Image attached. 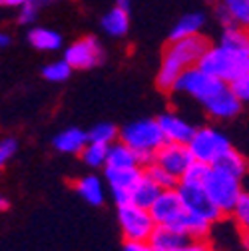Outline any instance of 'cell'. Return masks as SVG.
Returning a JSON list of instances; mask_svg holds the SVG:
<instances>
[{
    "label": "cell",
    "instance_id": "obj_36",
    "mask_svg": "<svg viewBox=\"0 0 249 251\" xmlns=\"http://www.w3.org/2000/svg\"><path fill=\"white\" fill-rule=\"evenodd\" d=\"M215 16H217V20H220L222 22V26H224V30L225 28H233L235 24H233V20H231V16H229V12L220 4V6H217V10H215Z\"/></svg>",
    "mask_w": 249,
    "mask_h": 251
},
{
    "label": "cell",
    "instance_id": "obj_21",
    "mask_svg": "<svg viewBox=\"0 0 249 251\" xmlns=\"http://www.w3.org/2000/svg\"><path fill=\"white\" fill-rule=\"evenodd\" d=\"M76 192L90 203V205H102L104 201V185L98 176H84L76 181Z\"/></svg>",
    "mask_w": 249,
    "mask_h": 251
},
{
    "label": "cell",
    "instance_id": "obj_8",
    "mask_svg": "<svg viewBox=\"0 0 249 251\" xmlns=\"http://www.w3.org/2000/svg\"><path fill=\"white\" fill-rule=\"evenodd\" d=\"M177 194H179V198L183 201V207L188 209L190 213L199 215V217L207 219V222H211V224L220 222V219L224 217L220 207L213 203V200L205 192L203 183H183V181H179Z\"/></svg>",
    "mask_w": 249,
    "mask_h": 251
},
{
    "label": "cell",
    "instance_id": "obj_33",
    "mask_svg": "<svg viewBox=\"0 0 249 251\" xmlns=\"http://www.w3.org/2000/svg\"><path fill=\"white\" fill-rule=\"evenodd\" d=\"M36 16H38V6H36L34 2H30V4H26V6L20 8V12H18V22L24 24V26H28V24H32V22L36 20Z\"/></svg>",
    "mask_w": 249,
    "mask_h": 251
},
{
    "label": "cell",
    "instance_id": "obj_2",
    "mask_svg": "<svg viewBox=\"0 0 249 251\" xmlns=\"http://www.w3.org/2000/svg\"><path fill=\"white\" fill-rule=\"evenodd\" d=\"M207 50H209V42L201 34L170 42L164 52V58H162L158 78H155L158 88L164 92H174L179 76L183 72L199 66V60L203 58V54Z\"/></svg>",
    "mask_w": 249,
    "mask_h": 251
},
{
    "label": "cell",
    "instance_id": "obj_14",
    "mask_svg": "<svg viewBox=\"0 0 249 251\" xmlns=\"http://www.w3.org/2000/svg\"><path fill=\"white\" fill-rule=\"evenodd\" d=\"M108 185L112 187V192H128L132 194L134 187L144 179V168H106L104 172Z\"/></svg>",
    "mask_w": 249,
    "mask_h": 251
},
{
    "label": "cell",
    "instance_id": "obj_13",
    "mask_svg": "<svg viewBox=\"0 0 249 251\" xmlns=\"http://www.w3.org/2000/svg\"><path fill=\"white\" fill-rule=\"evenodd\" d=\"M158 122H160V128L164 132L166 142L190 146V142H192V138L196 134V128L185 118H181V116H177L174 112H166V114H162L158 118Z\"/></svg>",
    "mask_w": 249,
    "mask_h": 251
},
{
    "label": "cell",
    "instance_id": "obj_7",
    "mask_svg": "<svg viewBox=\"0 0 249 251\" xmlns=\"http://www.w3.org/2000/svg\"><path fill=\"white\" fill-rule=\"evenodd\" d=\"M188 148L196 162H203L213 168L231 150V144L222 132H217L213 128H199L196 130Z\"/></svg>",
    "mask_w": 249,
    "mask_h": 251
},
{
    "label": "cell",
    "instance_id": "obj_10",
    "mask_svg": "<svg viewBox=\"0 0 249 251\" xmlns=\"http://www.w3.org/2000/svg\"><path fill=\"white\" fill-rule=\"evenodd\" d=\"M151 217L155 219L158 226H166V227H177L181 217L185 213L183 201L177 194V190H166L160 194V198L155 200V203L149 207Z\"/></svg>",
    "mask_w": 249,
    "mask_h": 251
},
{
    "label": "cell",
    "instance_id": "obj_20",
    "mask_svg": "<svg viewBox=\"0 0 249 251\" xmlns=\"http://www.w3.org/2000/svg\"><path fill=\"white\" fill-rule=\"evenodd\" d=\"M28 42L32 44L36 50H42V52H54L62 46V36L52 28H42V26H36L28 32Z\"/></svg>",
    "mask_w": 249,
    "mask_h": 251
},
{
    "label": "cell",
    "instance_id": "obj_26",
    "mask_svg": "<svg viewBox=\"0 0 249 251\" xmlns=\"http://www.w3.org/2000/svg\"><path fill=\"white\" fill-rule=\"evenodd\" d=\"M88 138H90V142H94V144L112 146L114 142L120 140V130L116 128L114 124H110V122H100V124H96L94 128L88 132Z\"/></svg>",
    "mask_w": 249,
    "mask_h": 251
},
{
    "label": "cell",
    "instance_id": "obj_35",
    "mask_svg": "<svg viewBox=\"0 0 249 251\" xmlns=\"http://www.w3.org/2000/svg\"><path fill=\"white\" fill-rule=\"evenodd\" d=\"M124 251H158L151 241H126L124 243Z\"/></svg>",
    "mask_w": 249,
    "mask_h": 251
},
{
    "label": "cell",
    "instance_id": "obj_11",
    "mask_svg": "<svg viewBox=\"0 0 249 251\" xmlns=\"http://www.w3.org/2000/svg\"><path fill=\"white\" fill-rule=\"evenodd\" d=\"M194 162L196 160H194L190 148L183 146V144H170V142H166L158 151H155V164H160L162 168H166L168 172L177 176L179 179L185 174V170H188Z\"/></svg>",
    "mask_w": 249,
    "mask_h": 251
},
{
    "label": "cell",
    "instance_id": "obj_41",
    "mask_svg": "<svg viewBox=\"0 0 249 251\" xmlns=\"http://www.w3.org/2000/svg\"><path fill=\"white\" fill-rule=\"evenodd\" d=\"M116 6H120V8H124V10H130V0H118Z\"/></svg>",
    "mask_w": 249,
    "mask_h": 251
},
{
    "label": "cell",
    "instance_id": "obj_39",
    "mask_svg": "<svg viewBox=\"0 0 249 251\" xmlns=\"http://www.w3.org/2000/svg\"><path fill=\"white\" fill-rule=\"evenodd\" d=\"M241 245L245 251H249V233H241Z\"/></svg>",
    "mask_w": 249,
    "mask_h": 251
},
{
    "label": "cell",
    "instance_id": "obj_29",
    "mask_svg": "<svg viewBox=\"0 0 249 251\" xmlns=\"http://www.w3.org/2000/svg\"><path fill=\"white\" fill-rule=\"evenodd\" d=\"M231 215H233L235 226L241 229V233H249V192H243V196Z\"/></svg>",
    "mask_w": 249,
    "mask_h": 251
},
{
    "label": "cell",
    "instance_id": "obj_18",
    "mask_svg": "<svg viewBox=\"0 0 249 251\" xmlns=\"http://www.w3.org/2000/svg\"><path fill=\"white\" fill-rule=\"evenodd\" d=\"M188 239H190L188 235H183L181 231H177L174 227H166V226H158L155 231L151 233V237H149L151 245L158 251H175Z\"/></svg>",
    "mask_w": 249,
    "mask_h": 251
},
{
    "label": "cell",
    "instance_id": "obj_3",
    "mask_svg": "<svg viewBox=\"0 0 249 251\" xmlns=\"http://www.w3.org/2000/svg\"><path fill=\"white\" fill-rule=\"evenodd\" d=\"M120 142L128 144L138 153L140 166L146 168L155 162V151L166 144V138L158 120L144 118L124 126L120 130Z\"/></svg>",
    "mask_w": 249,
    "mask_h": 251
},
{
    "label": "cell",
    "instance_id": "obj_25",
    "mask_svg": "<svg viewBox=\"0 0 249 251\" xmlns=\"http://www.w3.org/2000/svg\"><path fill=\"white\" fill-rule=\"evenodd\" d=\"M108 151H110V146H104V144H94L90 142L80 158L84 160L86 166L90 168H106L108 166Z\"/></svg>",
    "mask_w": 249,
    "mask_h": 251
},
{
    "label": "cell",
    "instance_id": "obj_4",
    "mask_svg": "<svg viewBox=\"0 0 249 251\" xmlns=\"http://www.w3.org/2000/svg\"><path fill=\"white\" fill-rule=\"evenodd\" d=\"M203 187L224 215L233 213V209L237 207V203L245 192L241 177H235L220 168H211L209 176L203 181Z\"/></svg>",
    "mask_w": 249,
    "mask_h": 251
},
{
    "label": "cell",
    "instance_id": "obj_23",
    "mask_svg": "<svg viewBox=\"0 0 249 251\" xmlns=\"http://www.w3.org/2000/svg\"><path fill=\"white\" fill-rule=\"evenodd\" d=\"M144 174H146V177L148 179H151L155 185L160 187L162 192H166V190H177V185H179V177L177 176H174L172 172H168L166 168H162L160 164H149V166H146L144 168Z\"/></svg>",
    "mask_w": 249,
    "mask_h": 251
},
{
    "label": "cell",
    "instance_id": "obj_31",
    "mask_svg": "<svg viewBox=\"0 0 249 251\" xmlns=\"http://www.w3.org/2000/svg\"><path fill=\"white\" fill-rule=\"evenodd\" d=\"M18 150V144L14 138H4L2 142H0V164H6L10 158H14V153Z\"/></svg>",
    "mask_w": 249,
    "mask_h": 251
},
{
    "label": "cell",
    "instance_id": "obj_17",
    "mask_svg": "<svg viewBox=\"0 0 249 251\" xmlns=\"http://www.w3.org/2000/svg\"><path fill=\"white\" fill-rule=\"evenodd\" d=\"M102 28L104 32L112 38H122L130 30V10H124L120 6H114L102 16Z\"/></svg>",
    "mask_w": 249,
    "mask_h": 251
},
{
    "label": "cell",
    "instance_id": "obj_15",
    "mask_svg": "<svg viewBox=\"0 0 249 251\" xmlns=\"http://www.w3.org/2000/svg\"><path fill=\"white\" fill-rule=\"evenodd\" d=\"M52 144L62 153L82 155L84 148L90 144V138H88V132H84L80 128H66L64 132H60V134L54 136Z\"/></svg>",
    "mask_w": 249,
    "mask_h": 251
},
{
    "label": "cell",
    "instance_id": "obj_6",
    "mask_svg": "<svg viewBox=\"0 0 249 251\" xmlns=\"http://www.w3.org/2000/svg\"><path fill=\"white\" fill-rule=\"evenodd\" d=\"M225 86V82L222 80H217L213 78L211 74H207L205 70H201L199 66L188 70V72H183L174 88V92H179V94H185V96H190L194 100H198L201 106L205 102H209L217 92H222Z\"/></svg>",
    "mask_w": 249,
    "mask_h": 251
},
{
    "label": "cell",
    "instance_id": "obj_38",
    "mask_svg": "<svg viewBox=\"0 0 249 251\" xmlns=\"http://www.w3.org/2000/svg\"><path fill=\"white\" fill-rule=\"evenodd\" d=\"M8 44H10V34H6V32H4L2 36H0V46H2V48H6Z\"/></svg>",
    "mask_w": 249,
    "mask_h": 251
},
{
    "label": "cell",
    "instance_id": "obj_34",
    "mask_svg": "<svg viewBox=\"0 0 249 251\" xmlns=\"http://www.w3.org/2000/svg\"><path fill=\"white\" fill-rule=\"evenodd\" d=\"M175 251H213L207 239H188L181 247H177Z\"/></svg>",
    "mask_w": 249,
    "mask_h": 251
},
{
    "label": "cell",
    "instance_id": "obj_42",
    "mask_svg": "<svg viewBox=\"0 0 249 251\" xmlns=\"http://www.w3.org/2000/svg\"><path fill=\"white\" fill-rule=\"evenodd\" d=\"M0 209H2V211H6V209H8V200H6V198L0 200Z\"/></svg>",
    "mask_w": 249,
    "mask_h": 251
},
{
    "label": "cell",
    "instance_id": "obj_12",
    "mask_svg": "<svg viewBox=\"0 0 249 251\" xmlns=\"http://www.w3.org/2000/svg\"><path fill=\"white\" fill-rule=\"evenodd\" d=\"M241 100L233 92L231 86H225L222 92H217L215 96L203 104V110L213 118V120H231L241 112Z\"/></svg>",
    "mask_w": 249,
    "mask_h": 251
},
{
    "label": "cell",
    "instance_id": "obj_40",
    "mask_svg": "<svg viewBox=\"0 0 249 251\" xmlns=\"http://www.w3.org/2000/svg\"><path fill=\"white\" fill-rule=\"evenodd\" d=\"M56 0H34V4L40 8V6H50V4H54Z\"/></svg>",
    "mask_w": 249,
    "mask_h": 251
},
{
    "label": "cell",
    "instance_id": "obj_9",
    "mask_svg": "<svg viewBox=\"0 0 249 251\" xmlns=\"http://www.w3.org/2000/svg\"><path fill=\"white\" fill-rule=\"evenodd\" d=\"M104 58V50L96 38H82L70 44L64 52V60L74 68V70H90L98 66Z\"/></svg>",
    "mask_w": 249,
    "mask_h": 251
},
{
    "label": "cell",
    "instance_id": "obj_1",
    "mask_svg": "<svg viewBox=\"0 0 249 251\" xmlns=\"http://www.w3.org/2000/svg\"><path fill=\"white\" fill-rule=\"evenodd\" d=\"M199 68L225 84L249 74V28H225L220 44L209 46L199 60Z\"/></svg>",
    "mask_w": 249,
    "mask_h": 251
},
{
    "label": "cell",
    "instance_id": "obj_27",
    "mask_svg": "<svg viewBox=\"0 0 249 251\" xmlns=\"http://www.w3.org/2000/svg\"><path fill=\"white\" fill-rule=\"evenodd\" d=\"M222 6L229 12L235 26L249 28V0H222Z\"/></svg>",
    "mask_w": 249,
    "mask_h": 251
},
{
    "label": "cell",
    "instance_id": "obj_30",
    "mask_svg": "<svg viewBox=\"0 0 249 251\" xmlns=\"http://www.w3.org/2000/svg\"><path fill=\"white\" fill-rule=\"evenodd\" d=\"M209 172H211V166H207L203 162H194L181 176V181L183 183H203L205 177L209 176Z\"/></svg>",
    "mask_w": 249,
    "mask_h": 251
},
{
    "label": "cell",
    "instance_id": "obj_32",
    "mask_svg": "<svg viewBox=\"0 0 249 251\" xmlns=\"http://www.w3.org/2000/svg\"><path fill=\"white\" fill-rule=\"evenodd\" d=\"M231 88H233V92L237 94V98L243 104H249V74L243 76V78H239V80H235L231 84Z\"/></svg>",
    "mask_w": 249,
    "mask_h": 251
},
{
    "label": "cell",
    "instance_id": "obj_5",
    "mask_svg": "<svg viewBox=\"0 0 249 251\" xmlns=\"http://www.w3.org/2000/svg\"><path fill=\"white\" fill-rule=\"evenodd\" d=\"M118 222L124 233V241H149L158 224L149 209L136 203H126L118 207Z\"/></svg>",
    "mask_w": 249,
    "mask_h": 251
},
{
    "label": "cell",
    "instance_id": "obj_16",
    "mask_svg": "<svg viewBox=\"0 0 249 251\" xmlns=\"http://www.w3.org/2000/svg\"><path fill=\"white\" fill-rule=\"evenodd\" d=\"M205 24V14L203 12H190L181 16L175 26L170 32V42L174 40H183V38H192V36H199L201 28Z\"/></svg>",
    "mask_w": 249,
    "mask_h": 251
},
{
    "label": "cell",
    "instance_id": "obj_24",
    "mask_svg": "<svg viewBox=\"0 0 249 251\" xmlns=\"http://www.w3.org/2000/svg\"><path fill=\"white\" fill-rule=\"evenodd\" d=\"M213 168H220V170H224V172H227V174H231V176H235V177H241V179L249 174V164H247V160L243 158L239 151H235L233 148H231Z\"/></svg>",
    "mask_w": 249,
    "mask_h": 251
},
{
    "label": "cell",
    "instance_id": "obj_19",
    "mask_svg": "<svg viewBox=\"0 0 249 251\" xmlns=\"http://www.w3.org/2000/svg\"><path fill=\"white\" fill-rule=\"evenodd\" d=\"M140 166L138 153L124 142H114L108 151V166L106 168H136ZM142 168V166H140Z\"/></svg>",
    "mask_w": 249,
    "mask_h": 251
},
{
    "label": "cell",
    "instance_id": "obj_28",
    "mask_svg": "<svg viewBox=\"0 0 249 251\" xmlns=\"http://www.w3.org/2000/svg\"><path fill=\"white\" fill-rule=\"evenodd\" d=\"M72 70L74 68L68 64L66 60H56V62H50V64H46L42 68V76L48 82H66L70 78Z\"/></svg>",
    "mask_w": 249,
    "mask_h": 251
},
{
    "label": "cell",
    "instance_id": "obj_37",
    "mask_svg": "<svg viewBox=\"0 0 249 251\" xmlns=\"http://www.w3.org/2000/svg\"><path fill=\"white\" fill-rule=\"evenodd\" d=\"M0 2H2L4 6H10V8H22L30 2H34V0H0Z\"/></svg>",
    "mask_w": 249,
    "mask_h": 251
},
{
    "label": "cell",
    "instance_id": "obj_22",
    "mask_svg": "<svg viewBox=\"0 0 249 251\" xmlns=\"http://www.w3.org/2000/svg\"><path fill=\"white\" fill-rule=\"evenodd\" d=\"M160 194H162L160 187L155 185L151 179H148V177L144 176V179L132 190V203L149 209V207L155 203V200L160 198Z\"/></svg>",
    "mask_w": 249,
    "mask_h": 251
}]
</instances>
